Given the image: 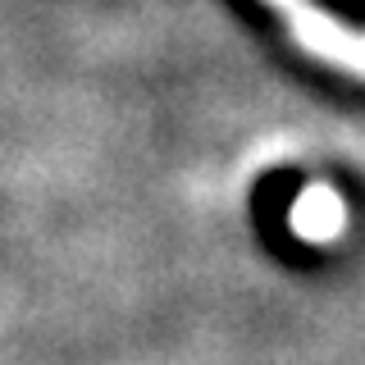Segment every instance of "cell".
Segmentation results:
<instances>
[{"instance_id": "1", "label": "cell", "mask_w": 365, "mask_h": 365, "mask_svg": "<svg viewBox=\"0 0 365 365\" xmlns=\"http://www.w3.org/2000/svg\"><path fill=\"white\" fill-rule=\"evenodd\" d=\"M269 5L288 19L292 41L302 46L306 55H315V60H324V64H338V68H347V73L365 78V32L342 28L338 19H329L324 9L311 5V0H269Z\"/></svg>"}, {"instance_id": "2", "label": "cell", "mask_w": 365, "mask_h": 365, "mask_svg": "<svg viewBox=\"0 0 365 365\" xmlns=\"http://www.w3.org/2000/svg\"><path fill=\"white\" fill-rule=\"evenodd\" d=\"M292 228L302 237H311V242L334 237L338 228H342V201L329 187H311L302 201H297V210H292Z\"/></svg>"}]
</instances>
